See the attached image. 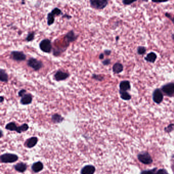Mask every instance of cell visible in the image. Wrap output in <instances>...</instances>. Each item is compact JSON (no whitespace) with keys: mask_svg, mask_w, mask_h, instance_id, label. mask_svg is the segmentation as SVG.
<instances>
[{"mask_svg":"<svg viewBox=\"0 0 174 174\" xmlns=\"http://www.w3.org/2000/svg\"><path fill=\"white\" fill-rule=\"evenodd\" d=\"M19 157L15 154L6 153L0 155V161L4 163H12L18 161Z\"/></svg>","mask_w":174,"mask_h":174,"instance_id":"6da1fadb","label":"cell"},{"mask_svg":"<svg viewBox=\"0 0 174 174\" xmlns=\"http://www.w3.org/2000/svg\"><path fill=\"white\" fill-rule=\"evenodd\" d=\"M90 3L94 9L101 10L106 7L108 2L107 0H90Z\"/></svg>","mask_w":174,"mask_h":174,"instance_id":"7a4b0ae2","label":"cell"},{"mask_svg":"<svg viewBox=\"0 0 174 174\" xmlns=\"http://www.w3.org/2000/svg\"><path fill=\"white\" fill-rule=\"evenodd\" d=\"M138 158L140 163L145 165H149L153 162L151 156L147 152H142L138 154Z\"/></svg>","mask_w":174,"mask_h":174,"instance_id":"3957f363","label":"cell"},{"mask_svg":"<svg viewBox=\"0 0 174 174\" xmlns=\"http://www.w3.org/2000/svg\"><path fill=\"white\" fill-rule=\"evenodd\" d=\"M39 47L40 50L44 52H50L52 49V45L51 41L48 39H43L41 41L40 43L39 44Z\"/></svg>","mask_w":174,"mask_h":174,"instance_id":"277c9868","label":"cell"},{"mask_svg":"<svg viewBox=\"0 0 174 174\" xmlns=\"http://www.w3.org/2000/svg\"><path fill=\"white\" fill-rule=\"evenodd\" d=\"M28 65L35 71L40 70L43 66V64L36 59L30 58L28 61Z\"/></svg>","mask_w":174,"mask_h":174,"instance_id":"5b68a950","label":"cell"},{"mask_svg":"<svg viewBox=\"0 0 174 174\" xmlns=\"http://www.w3.org/2000/svg\"><path fill=\"white\" fill-rule=\"evenodd\" d=\"M163 92L168 96H173L174 95V83H170L163 86L161 88Z\"/></svg>","mask_w":174,"mask_h":174,"instance_id":"8992f818","label":"cell"},{"mask_svg":"<svg viewBox=\"0 0 174 174\" xmlns=\"http://www.w3.org/2000/svg\"><path fill=\"white\" fill-rule=\"evenodd\" d=\"M163 95L161 91L159 89H156L153 93V100L157 104L161 103L163 101Z\"/></svg>","mask_w":174,"mask_h":174,"instance_id":"52a82bcc","label":"cell"},{"mask_svg":"<svg viewBox=\"0 0 174 174\" xmlns=\"http://www.w3.org/2000/svg\"><path fill=\"white\" fill-rule=\"evenodd\" d=\"M12 59L16 61H25L26 59V56L24 52L18 51H13L11 52Z\"/></svg>","mask_w":174,"mask_h":174,"instance_id":"ba28073f","label":"cell"},{"mask_svg":"<svg viewBox=\"0 0 174 174\" xmlns=\"http://www.w3.org/2000/svg\"><path fill=\"white\" fill-rule=\"evenodd\" d=\"M38 140L37 137H31L29 138L25 142V147L28 148H32L36 145Z\"/></svg>","mask_w":174,"mask_h":174,"instance_id":"9c48e42d","label":"cell"},{"mask_svg":"<svg viewBox=\"0 0 174 174\" xmlns=\"http://www.w3.org/2000/svg\"><path fill=\"white\" fill-rule=\"evenodd\" d=\"M27 165L23 162L17 163L15 165H14V168L15 170L20 173H24L27 169Z\"/></svg>","mask_w":174,"mask_h":174,"instance_id":"30bf717a","label":"cell"},{"mask_svg":"<svg viewBox=\"0 0 174 174\" xmlns=\"http://www.w3.org/2000/svg\"><path fill=\"white\" fill-rule=\"evenodd\" d=\"M69 75L68 73H64L62 71L59 70L57 71L56 73L54 75V77L56 80L57 81H64L67 79L69 77Z\"/></svg>","mask_w":174,"mask_h":174,"instance_id":"8fae6325","label":"cell"},{"mask_svg":"<svg viewBox=\"0 0 174 174\" xmlns=\"http://www.w3.org/2000/svg\"><path fill=\"white\" fill-rule=\"evenodd\" d=\"M95 172V167L92 165L85 166L81 170V174H94Z\"/></svg>","mask_w":174,"mask_h":174,"instance_id":"7c38bea8","label":"cell"},{"mask_svg":"<svg viewBox=\"0 0 174 174\" xmlns=\"http://www.w3.org/2000/svg\"><path fill=\"white\" fill-rule=\"evenodd\" d=\"M32 101V95L30 94H26L20 99V103L23 105H28L31 103Z\"/></svg>","mask_w":174,"mask_h":174,"instance_id":"4fadbf2b","label":"cell"},{"mask_svg":"<svg viewBox=\"0 0 174 174\" xmlns=\"http://www.w3.org/2000/svg\"><path fill=\"white\" fill-rule=\"evenodd\" d=\"M77 36L75 35V33L73 31H70L68 32L64 37L65 40L67 41V42L68 43L75 41L77 39Z\"/></svg>","mask_w":174,"mask_h":174,"instance_id":"5bb4252c","label":"cell"},{"mask_svg":"<svg viewBox=\"0 0 174 174\" xmlns=\"http://www.w3.org/2000/svg\"><path fill=\"white\" fill-rule=\"evenodd\" d=\"M32 171L34 173H39L41 172L43 169V165L41 161H37L34 163L32 165L31 167Z\"/></svg>","mask_w":174,"mask_h":174,"instance_id":"9a60e30c","label":"cell"},{"mask_svg":"<svg viewBox=\"0 0 174 174\" xmlns=\"http://www.w3.org/2000/svg\"><path fill=\"white\" fill-rule=\"evenodd\" d=\"M130 84L128 81H122L120 84V91H127L130 89Z\"/></svg>","mask_w":174,"mask_h":174,"instance_id":"2e32d148","label":"cell"},{"mask_svg":"<svg viewBox=\"0 0 174 174\" xmlns=\"http://www.w3.org/2000/svg\"><path fill=\"white\" fill-rule=\"evenodd\" d=\"M156 59H157V55L155 53L153 52H150L145 58L146 61L151 63H154L156 61Z\"/></svg>","mask_w":174,"mask_h":174,"instance_id":"e0dca14e","label":"cell"},{"mask_svg":"<svg viewBox=\"0 0 174 174\" xmlns=\"http://www.w3.org/2000/svg\"><path fill=\"white\" fill-rule=\"evenodd\" d=\"M123 70V66L122 64L119 63H117L114 65L113 67V72L115 73L118 74L121 73Z\"/></svg>","mask_w":174,"mask_h":174,"instance_id":"ac0fdd59","label":"cell"},{"mask_svg":"<svg viewBox=\"0 0 174 174\" xmlns=\"http://www.w3.org/2000/svg\"><path fill=\"white\" fill-rule=\"evenodd\" d=\"M0 81L7 83L8 81V75L3 69H0Z\"/></svg>","mask_w":174,"mask_h":174,"instance_id":"d6986e66","label":"cell"},{"mask_svg":"<svg viewBox=\"0 0 174 174\" xmlns=\"http://www.w3.org/2000/svg\"><path fill=\"white\" fill-rule=\"evenodd\" d=\"M17 127H18L17 126V125L14 122H10L6 125L5 128L9 131H16Z\"/></svg>","mask_w":174,"mask_h":174,"instance_id":"ffe728a7","label":"cell"},{"mask_svg":"<svg viewBox=\"0 0 174 174\" xmlns=\"http://www.w3.org/2000/svg\"><path fill=\"white\" fill-rule=\"evenodd\" d=\"M52 120L54 123H60L63 121V118L59 114H54L52 115Z\"/></svg>","mask_w":174,"mask_h":174,"instance_id":"44dd1931","label":"cell"},{"mask_svg":"<svg viewBox=\"0 0 174 174\" xmlns=\"http://www.w3.org/2000/svg\"><path fill=\"white\" fill-rule=\"evenodd\" d=\"M29 127L28 126V125L27 124H26V123H25L24 124L21 125L20 126L17 127L16 132L18 134H21V133H22L23 132L27 131L28 129H29Z\"/></svg>","mask_w":174,"mask_h":174,"instance_id":"7402d4cb","label":"cell"},{"mask_svg":"<svg viewBox=\"0 0 174 174\" xmlns=\"http://www.w3.org/2000/svg\"><path fill=\"white\" fill-rule=\"evenodd\" d=\"M121 98L124 100H129L131 99V96L127 91H119Z\"/></svg>","mask_w":174,"mask_h":174,"instance_id":"603a6c76","label":"cell"},{"mask_svg":"<svg viewBox=\"0 0 174 174\" xmlns=\"http://www.w3.org/2000/svg\"><path fill=\"white\" fill-rule=\"evenodd\" d=\"M54 17L52 14L50 12L48 14L47 16V23H48V26H51L52 25L54 22Z\"/></svg>","mask_w":174,"mask_h":174,"instance_id":"cb8c5ba5","label":"cell"},{"mask_svg":"<svg viewBox=\"0 0 174 174\" xmlns=\"http://www.w3.org/2000/svg\"><path fill=\"white\" fill-rule=\"evenodd\" d=\"M50 13L52 14V15L55 17V16H59L60 15L62 14V12L61 11V9L56 7V8H55L53 9Z\"/></svg>","mask_w":174,"mask_h":174,"instance_id":"d4e9b609","label":"cell"},{"mask_svg":"<svg viewBox=\"0 0 174 174\" xmlns=\"http://www.w3.org/2000/svg\"><path fill=\"white\" fill-rule=\"evenodd\" d=\"M35 32H30L29 34H28L26 38V40L28 42H30L34 40V37H35Z\"/></svg>","mask_w":174,"mask_h":174,"instance_id":"484cf974","label":"cell"},{"mask_svg":"<svg viewBox=\"0 0 174 174\" xmlns=\"http://www.w3.org/2000/svg\"><path fill=\"white\" fill-rule=\"evenodd\" d=\"M174 130V124H170L165 128V131L167 133H170Z\"/></svg>","mask_w":174,"mask_h":174,"instance_id":"4316f807","label":"cell"},{"mask_svg":"<svg viewBox=\"0 0 174 174\" xmlns=\"http://www.w3.org/2000/svg\"><path fill=\"white\" fill-rule=\"evenodd\" d=\"M157 169L155 168L152 170H145L140 173V174H155Z\"/></svg>","mask_w":174,"mask_h":174,"instance_id":"83f0119b","label":"cell"},{"mask_svg":"<svg viewBox=\"0 0 174 174\" xmlns=\"http://www.w3.org/2000/svg\"><path fill=\"white\" fill-rule=\"evenodd\" d=\"M137 52H138V54H140V55L145 54L146 52V48L144 46H139V47H138Z\"/></svg>","mask_w":174,"mask_h":174,"instance_id":"f1b7e54d","label":"cell"},{"mask_svg":"<svg viewBox=\"0 0 174 174\" xmlns=\"http://www.w3.org/2000/svg\"><path fill=\"white\" fill-rule=\"evenodd\" d=\"M92 77L94 79L98 81H102L104 79V77L101 75H93Z\"/></svg>","mask_w":174,"mask_h":174,"instance_id":"f546056e","label":"cell"},{"mask_svg":"<svg viewBox=\"0 0 174 174\" xmlns=\"http://www.w3.org/2000/svg\"><path fill=\"white\" fill-rule=\"evenodd\" d=\"M137 0H122L123 4L125 5H129L136 2Z\"/></svg>","mask_w":174,"mask_h":174,"instance_id":"4dcf8cb0","label":"cell"},{"mask_svg":"<svg viewBox=\"0 0 174 174\" xmlns=\"http://www.w3.org/2000/svg\"><path fill=\"white\" fill-rule=\"evenodd\" d=\"M155 174H169L168 173L167 170L165 169H159V170L157 171Z\"/></svg>","mask_w":174,"mask_h":174,"instance_id":"1f68e13d","label":"cell"},{"mask_svg":"<svg viewBox=\"0 0 174 174\" xmlns=\"http://www.w3.org/2000/svg\"><path fill=\"white\" fill-rule=\"evenodd\" d=\"M26 94V90H24V89H22L21 90L19 91L18 92V96L19 97H23L24 95H25Z\"/></svg>","mask_w":174,"mask_h":174,"instance_id":"d6a6232c","label":"cell"},{"mask_svg":"<svg viewBox=\"0 0 174 174\" xmlns=\"http://www.w3.org/2000/svg\"><path fill=\"white\" fill-rule=\"evenodd\" d=\"M169 0H152V2L160 3L167 2Z\"/></svg>","mask_w":174,"mask_h":174,"instance_id":"836d02e7","label":"cell"},{"mask_svg":"<svg viewBox=\"0 0 174 174\" xmlns=\"http://www.w3.org/2000/svg\"><path fill=\"white\" fill-rule=\"evenodd\" d=\"M111 63V60L109 59H106L103 62V64L104 65H108Z\"/></svg>","mask_w":174,"mask_h":174,"instance_id":"e575fe53","label":"cell"},{"mask_svg":"<svg viewBox=\"0 0 174 174\" xmlns=\"http://www.w3.org/2000/svg\"><path fill=\"white\" fill-rule=\"evenodd\" d=\"M104 53L106 55H110L111 53V50H106L104 51Z\"/></svg>","mask_w":174,"mask_h":174,"instance_id":"d590c367","label":"cell"},{"mask_svg":"<svg viewBox=\"0 0 174 174\" xmlns=\"http://www.w3.org/2000/svg\"><path fill=\"white\" fill-rule=\"evenodd\" d=\"M63 17H66V18H67V19H70V18H71V16L70 15H68L67 14H65L63 16Z\"/></svg>","mask_w":174,"mask_h":174,"instance_id":"8d00e7d4","label":"cell"},{"mask_svg":"<svg viewBox=\"0 0 174 174\" xmlns=\"http://www.w3.org/2000/svg\"><path fill=\"white\" fill-rule=\"evenodd\" d=\"M4 101V97L3 96H0V103H2Z\"/></svg>","mask_w":174,"mask_h":174,"instance_id":"74e56055","label":"cell"},{"mask_svg":"<svg viewBox=\"0 0 174 174\" xmlns=\"http://www.w3.org/2000/svg\"><path fill=\"white\" fill-rule=\"evenodd\" d=\"M3 136V132L1 129H0V138Z\"/></svg>","mask_w":174,"mask_h":174,"instance_id":"f35d334b","label":"cell"},{"mask_svg":"<svg viewBox=\"0 0 174 174\" xmlns=\"http://www.w3.org/2000/svg\"><path fill=\"white\" fill-rule=\"evenodd\" d=\"M104 58V54H100L99 56V59H103Z\"/></svg>","mask_w":174,"mask_h":174,"instance_id":"ab89813d","label":"cell"},{"mask_svg":"<svg viewBox=\"0 0 174 174\" xmlns=\"http://www.w3.org/2000/svg\"><path fill=\"white\" fill-rule=\"evenodd\" d=\"M165 15L166 17H167L168 18H171V15L170 14L168 13H165Z\"/></svg>","mask_w":174,"mask_h":174,"instance_id":"60d3db41","label":"cell"},{"mask_svg":"<svg viewBox=\"0 0 174 174\" xmlns=\"http://www.w3.org/2000/svg\"><path fill=\"white\" fill-rule=\"evenodd\" d=\"M140 1H142V2H148L149 0H140Z\"/></svg>","mask_w":174,"mask_h":174,"instance_id":"b9f144b4","label":"cell"},{"mask_svg":"<svg viewBox=\"0 0 174 174\" xmlns=\"http://www.w3.org/2000/svg\"><path fill=\"white\" fill-rule=\"evenodd\" d=\"M171 20H172V21L173 22V23L174 24V17L173 18H171Z\"/></svg>","mask_w":174,"mask_h":174,"instance_id":"7bdbcfd3","label":"cell"},{"mask_svg":"<svg viewBox=\"0 0 174 174\" xmlns=\"http://www.w3.org/2000/svg\"><path fill=\"white\" fill-rule=\"evenodd\" d=\"M172 38L173 39V40L174 41V33L172 35Z\"/></svg>","mask_w":174,"mask_h":174,"instance_id":"ee69618b","label":"cell"},{"mask_svg":"<svg viewBox=\"0 0 174 174\" xmlns=\"http://www.w3.org/2000/svg\"><path fill=\"white\" fill-rule=\"evenodd\" d=\"M172 157H173V158H174V154L173 155V156H172Z\"/></svg>","mask_w":174,"mask_h":174,"instance_id":"f6af8a7d","label":"cell"}]
</instances>
